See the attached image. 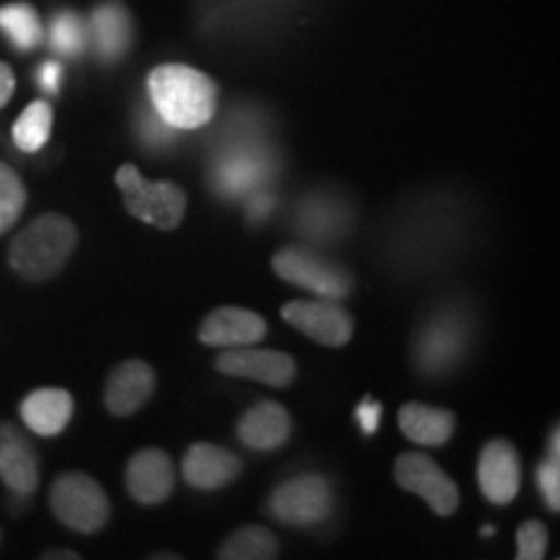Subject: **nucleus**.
I'll use <instances>...</instances> for the list:
<instances>
[{
	"instance_id": "1",
	"label": "nucleus",
	"mask_w": 560,
	"mask_h": 560,
	"mask_svg": "<svg viewBox=\"0 0 560 560\" xmlns=\"http://www.w3.org/2000/svg\"><path fill=\"white\" fill-rule=\"evenodd\" d=\"M149 100L172 128L198 130L213 120L219 86L190 66H159L149 75Z\"/></svg>"
},
{
	"instance_id": "2",
	"label": "nucleus",
	"mask_w": 560,
	"mask_h": 560,
	"mask_svg": "<svg viewBox=\"0 0 560 560\" xmlns=\"http://www.w3.org/2000/svg\"><path fill=\"white\" fill-rule=\"evenodd\" d=\"M79 247V229L68 215L42 213L9 247L11 270L30 283H45L66 268Z\"/></svg>"
},
{
	"instance_id": "3",
	"label": "nucleus",
	"mask_w": 560,
	"mask_h": 560,
	"mask_svg": "<svg viewBox=\"0 0 560 560\" xmlns=\"http://www.w3.org/2000/svg\"><path fill=\"white\" fill-rule=\"evenodd\" d=\"M278 170V159L257 136H234L229 132L226 149L215 156L213 185L223 198H244L255 190H262Z\"/></svg>"
},
{
	"instance_id": "4",
	"label": "nucleus",
	"mask_w": 560,
	"mask_h": 560,
	"mask_svg": "<svg viewBox=\"0 0 560 560\" xmlns=\"http://www.w3.org/2000/svg\"><path fill=\"white\" fill-rule=\"evenodd\" d=\"M117 187L122 190L125 208L138 221L156 229H177L187 210V195L174 182L145 179L132 164H122L115 174Z\"/></svg>"
},
{
	"instance_id": "5",
	"label": "nucleus",
	"mask_w": 560,
	"mask_h": 560,
	"mask_svg": "<svg viewBox=\"0 0 560 560\" xmlns=\"http://www.w3.org/2000/svg\"><path fill=\"white\" fill-rule=\"evenodd\" d=\"M50 509L62 527L96 535L109 524L112 503L104 488L86 472H62L52 482Z\"/></svg>"
},
{
	"instance_id": "6",
	"label": "nucleus",
	"mask_w": 560,
	"mask_h": 560,
	"mask_svg": "<svg viewBox=\"0 0 560 560\" xmlns=\"http://www.w3.org/2000/svg\"><path fill=\"white\" fill-rule=\"evenodd\" d=\"M470 346V319L457 310H439L416 335V366L423 376H444L465 359Z\"/></svg>"
},
{
	"instance_id": "7",
	"label": "nucleus",
	"mask_w": 560,
	"mask_h": 560,
	"mask_svg": "<svg viewBox=\"0 0 560 560\" xmlns=\"http://www.w3.org/2000/svg\"><path fill=\"white\" fill-rule=\"evenodd\" d=\"M272 270L280 280L317 293V296L346 299L353 291V276L346 265L327 260L306 247H285L272 255Z\"/></svg>"
},
{
	"instance_id": "8",
	"label": "nucleus",
	"mask_w": 560,
	"mask_h": 560,
	"mask_svg": "<svg viewBox=\"0 0 560 560\" xmlns=\"http://www.w3.org/2000/svg\"><path fill=\"white\" fill-rule=\"evenodd\" d=\"M270 514L289 527H317L330 520L335 495L330 482L322 475H299L272 490L268 501Z\"/></svg>"
},
{
	"instance_id": "9",
	"label": "nucleus",
	"mask_w": 560,
	"mask_h": 560,
	"mask_svg": "<svg viewBox=\"0 0 560 560\" xmlns=\"http://www.w3.org/2000/svg\"><path fill=\"white\" fill-rule=\"evenodd\" d=\"M283 319L306 338L327 348H342L353 338V317H350L340 299L317 296V299H299L289 301L280 310Z\"/></svg>"
},
{
	"instance_id": "10",
	"label": "nucleus",
	"mask_w": 560,
	"mask_h": 560,
	"mask_svg": "<svg viewBox=\"0 0 560 560\" xmlns=\"http://www.w3.org/2000/svg\"><path fill=\"white\" fill-rule=\"evenodd\" d=\"M397 486L416 493L433 509V514L452 516L459 509V488L431 457L420 452H405L395 462Z\"/></svg>"
},
{
	"instance_id": "11",
	"label": "nucleus",
	"mask_w": 560,
	"mask_h": 560,
	"mask_svg": "<svg viewBox=\"0 0 560 560\" xmlns=\"http://www.w3.org/2000/svg\"><path fill=\"white\" fill-rule=\"evenodd\" d=\"M215 369L226 376H236V380H255L268 387L283 389L296 380V361L291 359L283 350H268V348H226L215 359Z\"/></svg>"
},
{
	"instance_id": "12",
	"label": "nucleus",
	"mask_w": 560,
	"mask_h": 560,
	"mask_svg": "<svg viewBox=\"0 0 560 560\" xmlns=\"http://www.w3.org/2000/svg\"><path fill=\"white\" fill-rule=\"evenodd\" d=\"M478 482L482 495L495 506H506L516 499L522 486V462L511 441L495 439L486 444L478 462Z\"/></svg>"
},
{
	"instance_id": "13",
	"label": "nucleus",
	"mask_w": 560,
	"mask_h": 560,
	"mask_svg": "<svg viewBox=\"0 0 560 560\" xmlns=\"http://www.w3.org/2000/svg\"><path fill=\"white\" fill-rule=\"evenodd\" d=\"M128 493L140 506H159L172 495L174 490V462L166 452L140 450L130 457L125 470Z\"/></svg>"
},
{
	"instance_id": "14",
	"label": "nucleus",
	"mask_w": 560,
	"mask_h": 560,
	"mask_svg": "<svg viewBox=\"0 0 560 560\" xmlns=\"http://www.w3.org/2000/svg\"><path fill=\"white\" fill-rule=\"evenodd\" d=\"M0 480L21 499H30L39 486L37 452L13 423H0Z\"/></svg>"
},
{
	"instance_id": "15",
	"label": "nucleus",
	"mask_w": 560,
	"mask_h": 560,
	"mask_svg": "<svg viewBox=\"0 0 560 560\" xmlns=\"http://www.w3.org/2000/svg\"><path fill=\"white\" fill-rule=\"evenodd\" d=\"M353 213L340 195L314 192L299 202L293 226L312 242H338L348 234Z\"/></svg>"
},
{
	"instance_id": "16",
	"label": "nucleus",
	"mask_w": 560,
	"mask_h": 560,
	"mask_svg": "<svg viewBox=\"0 0 560 560\" xmlns=\"http://www.w3.org/2000/svg\"><path fill=\"white\" fill-rule=\"evenodd\" d=\"M156 392V371L140 359L122 361L109 374L107 389H104V405L112 416L128 418L138 412Z\"/></svg>"
},
{
	"instance_id": "17",
	"label": "nucleus",
	"mask_w": 560,
	"mask_h": 560,
	"mask_svg": "<svg viewBox=\"0 0 560 560\" xmlns=\"http://www.w3.org/2000/svg\"><path fill=\"white\" fill-rule=\"evenodd\" d=\"M268 332V322L260 314L242 306H219L200 325V342L210 348H242L255 346Z\"/></svg>"
},
{
	"instance_id": "18",
	"label": "nucleus",
	"mask_w": 560,
	"mask_h": 560,
	"mask_svg": "<svg viewBox=\"0 0 560 560\" xmlns=\"http://www.w3.org/2000/svg\"><path fill=\"white\" fill-rule=\"evenodd\" d=\"M182 475L187 486L198 490H219L226 488L242 475V459L236 454L215 444H192L182 459Z\"/></svg>"
},
{
	"instance_id": "19",
	"label": "nucleus",
	"mask_w": 560,
	"mask_h": 560,
	"mask_svg": "<svg viewBox=\"0 0 560 560\" xmlns=\"http://www.w3.org/2000/svg\"><path fill=\"white\" fill-rule=\"evenodd\" d=\"M21 420L32 433L37 436H58L68 429L70 418H73L75 402L73 395L68 389L58 387H45L34 389L21 400Z\"/></svg>"
},
{
	"instance_id": "20",
	"label": "nucleus",
	"mask_w": 560,
	"mask_h": 560,
	"mask_svg": "<svg viewBox=\"0 0 560 560\" xmlns=\"http://www.w3.org/2000/svg\"><path fill=\"white\" fill-rule=\"evenodd\" d=\"M291 429L293 423L289 410L283 405L265 400L244 412L240 423H236V436L249 450L272 452L289 441Z\"/></svg>"
},
{
	"instance_id": "21",
	"label": "nucleus",
	"mask_w": 560,
	"mask_h": 560,
	"mask_svg": "<svg viewBox=\"0 0 560 560\" xmlns=\"http://www.w3.org/2000/svg\"><path fill=\"white\" fill-rule=\"evenodd\" d=\"M400 431L418 446H444L452 439L457 420L450 410L410 402L400 410Z\"/></svg>"
},
{
	"instance_id": "22",
	"label": "nucleus",
	"mask_w": 560,
	"mask_h": 560,
	"mask_svg": "<svg viewBox=\"0 0 560 560\" xmlns=\"http://www.w3.org/2000/svg\"><path fill=\"white\" fill-rule=\"evenodd\" d=\"M91 37H94L96 52L104 60L122 58L130 47L132 24L128 11L120 3H104L91 16Z\"/></svg>"
},
{
	"instance_id": "23",
	"label": "nucleus",
	"mask_w": 560,
	"mask_h": 560,
	"mask_svg": "<svg viewBox=\"0 0 560 560\" xmlns=\"http://www.w3.org/2000/svg\"><path fill=\"white\" fill-rule=\"evenodd\" d=\"M280 556L278 537L265 527H242L221 545V560H272Z\"/></svg>"
},
{
	"instance_id": "24",
	"label": "nucleus",
	"mask_w": 560,
	"mask_h": 560,
	"mask_svg": "<svg viewBox=\"0 0 560 560\" xmlns=\"http://www.w3.org/2000/svg\"><path fill=\"white\" fill-rule=\"evenodd\" d=\"M52 132V107L47 102H32L13 122V143L19 151L37 153L47 145Z\"/></svg>"
},
{
	"instance_id": "25",
	"label": "nucleus",
	"mask_w": 560,
	"mask_h": 560,
	"mask_svg": "<svg viewBox=\"0 0 560 560\" xmlns=\"http://www.w3.org/2000/svg\"><path fill=\"white\" fill-rule=\"evenodd\" d=\"M0 32L19 50H32L42 39V21L30 3H9L0 9Z\"/></svg>"
},
{
	"instance_id": "26",
	"label": "nucleus",
	"mask_w": 560,
	"mask_h": 560,
	"mask_svg": "<svg viewBox=\"0 0 560 560\" xmlns=\"http://www.w3.org/2000/svg\"><path fill=\"white\" fill-rule=\"evenodd\" d=\"M26 208V187L9 164L0 161V234L21 219Z\"/></svg>"
},
{
	"instance_id": "27",
	"label": "nucleus",
	"mask_w": 560,
	"mask_h": 560,
	"mask_svg": "<svg viewBox=\"0 0 560 560\" xmlns=\"http://www.w3.org/2000/svg\"><path fill=\"white\" fill-rule=\"evenodd\" d=\"M50 42L60 55H79L86 47V26L75 13L62 11L52 19Z\"/></svg>"
},
{
	"instance_id": "28",
	"label": "nucleus",
	"mask_w": 560,
	"mask_h": 560,
	"mask_svg": "<svg viewBox=\"0 0 560 560\" xmlns=\"http://www.w3.org/2000/svg\"><path fill=\"white\" fill-rule=\"evenodd\" d=\"M177 128H172L170 122H164L159 117L156 109H149V112H140L138 117V138L143 140V145H149L151 151H164L170 149L174 143V138H177Z\"/></svg>"
},
{
	"instance_id": "29",
	"label": "nucleus",
	"mask_w": 560,
	"mask_h": 560,
	"mask_svg": "<svg viewBox=\"0 0 560 560\" xmlns=\"http://www.w3.org/2000/svg\"><path fill=\"white\" fill-rule=\"evenodd\" d=\"M516 548L520 560H542L548 556V527L537 520L524 522L516 532Z\"/></svg>"
},
{
	"instance_id": "30",
	"label": "nucleus",
	"mask_w": 560,
	"mask_h": 560,
	"mask_svg": "<svg viewBox=\"0 0 560 560\" xmlns=\"http://www.w3.org/2000/svg\"><path fill=\"white\" fill-rule=\"evenodd\" d=\"M537 486L542 490V499L548 503L550 511H558L560 506V457L545 459L537 467Z\"/></svg>"
},
{
	"instance_id": "31",
	"label": "nucleus",
	"mask_w": 560,
	"mask_h": 560,
	"mask_svg": "<svg viewBox=\"0 0 560 560\" xmlns=\"http://www.w3.org/2000/svg\"><path fill=\"white\" fill-rule=\"evenodd\" d=\"M272 206H276V198H272L268 190H255L252 195H247V213L252 221L268 219Z\"/></svg>"
},
{
	"instance_id": "32",
	"label": "nucleus",
	"mask_w": 560,
	"mask_h": 560,
	"mask_svg": "<svg viewBox=\"0 0 560 560\" xmlns=\"http://www.w3.org/2000/svg\"><path fill=\"white\" fill-rule=\"evenodd\" d=\"M359 423H361V431L363 433H376V429H380V420H382V405L374 402V400H363L359 405Z\"/></svg>"
},
{
	"instance_id": "33",
	"label": "nucleus",
	"mask_w": 560,
	"mask_h": 560,
	"mask_svg": "<svg viewBox=\"0 0 560 560\" xmlns=\"http://www.w3.org/2000/svg\"><path fill=\"white\" fill-rule=\"evenodd\" d=\"M60 75H62V68L58 66V62H45V66L39 68V86L45 91H50V94H58Z\"/></svg>"
},
{
	"instance_id": "34",
	"label": "nucleus",
	"mask_w": 560,
	"mask_h": 560,
	"mask_svg": "<svg viewBox=\"0 0 560 560\" xmlns=\"http://www.w3.org/2000/svg\"><path fill=\"white\" fill-rule=\"evenodd\" d=\"M13 89H16V75L5 62H0V109L11 102Z\"/></svg>"
},
{
	"instance_id": "35",
	"label": "nucleus",
	"mask_w": 560,
	"mask_h": 560,
	"mask_svg": "<svg viewBox=\"0 0 560 560\" xmlns=\"http://www.w3.org/2000/svg\"><path fill=\"white\" fill-rule=\"evenodd\" d=\"M42 560H79V552H73V550H47V552H42Z\"/></svg>"
},
{
	"instance_id": "36",
	"label": "nucleus",
	"mask_w": 560,
	"mask_h": 560,
	"mask_svg": "<svg viewBox=\"0 0 560 560\" xmlns=\"http://www.w3.org/2000/svg\"><path fill=\"white\" fill-rule=\"evenodd\" d=\"M0 537H3V535H0Z\"/></svg>"
}]
</instances>
